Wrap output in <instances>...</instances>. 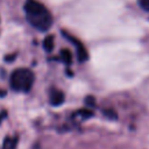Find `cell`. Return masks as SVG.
<instances>
[{"label": "cell", "mask_w": 149, "mask_h": 149, "mask_svg": "<svg viewBox=\"0 0 149 149\" xmlns=\"http://www.w3.org/2000/svg\"><path fill=\"white\" fill-rule=\"evenodd\" d=\"M34 79L35 76L33 71L26 68H20L12 72L9 84L15 92H28L34 84Z\"/></svg>", "instance_id": "obj_2"}, {"label": "cell", "mask_w": 149, "mask_h": 149, "mask_svg": "<svg viewBox=\"0 0 149 149\" xmlns=\"http://www.w3.org/2000/svg\"><path fill=\"white\" fill-rule=\"evenodd\" d=\"M24 13L27 21L37 30L47 31L52 24V16L48 8L37 0H26Z\"/></svg>", "instance_id": "obj_1"}, {"label": "cell", "mask_w": 149, "mask_h": 149, "mask_svg": "<svg viewBox=\"0 0 149 149\" xmlns=\"http://www.w3.org/2000/svg\"><path fill=\"white\" fill-rule=\"evenodd\" d=\"M17 143V137H7L3 143V149H15Z\"/></svg>", "instance_id": "obj_6"}, {"label": "cell", "mask_w": 149, "mask_h": 149, "mask_svg": "<svg viewBox=\"0 0 149 149\" xmlns=\"http://www.w3.org/2000/svg\"><path fill=\"white\" fill-rule=\"evenodd\" d=\"M6 115H7V113H6V111H3V112H1L0 113V122L6 118Z\"/></svg>", "instance_id": "obj_9"}, {"label": "cell", "mask_w": 149, "mask_h": 149, "mask_svg": "<svg viewBox=\"0 0 149 149\" xmlns=\"http://www.w3.org/2000/svg\"><path fill=\"white\" fill-rule=\"evenodd\" d=\"M63 35L69 40V41H71L72 43H73V45H76V50H77V57H78V61L80 62V63H83V62H85L86 59H87V57H88V54H87V51H86V49H85V47H84V44H81L77 38H74L73 36H71V35H69L68 33H65V31H63Z\"/></svg>", "instance_id": "obj_3"}, {"label": "cell", "mask_w": 149, "mask_h": 149, "mask_svg": "<svg viewBox=\"0 0 149 149\" xmlns=\"http://www.w3.org/2000/svg\"><path fill=\"white\" fill-rule=\"evenodd\" d=\"M43 48L47 50V51H51L52 48H54V36L52 35H48L44 41H43Z\"/></svg>", "instance_id": "obj_7"}, {"label": "cell", "mask_w": 149, "mask_h": 149, "mask_svg": "<svg viewBox=\"0 0 149 149\" xmlns=\"http://www.w3.org/2000/svg\"><path fill=\"white\" fill-rule=\"evenodd\" d=\"M139 5L142 9L149 12V0H139Z\"/></svg>", "instance_id": "obj_8"}, {"label": "cell", "mask_w": 149, "mask_h": 149, "mask_svg": "<svg viewBox=\"0 0 149 149\" xmlns=\"http://www.w3.org/2000/svg\"><path fill=\"white\" fill-rule=\"evenodd\" d=\"M49 100H50L51 105L59 106L64 101V93L61 90L52 88V90H50V93H49Z\"/></svg>", "instance_id": "obj_4"}, {"label": "cell", "mask_w": 149, "mask_h": 149, "mask_svg": "<svg viewBox=\"0 0 149 149\" xmlns=\"http://www.w3.org/2000/svg\"><path fill=\"white\" fill-rule=\"evenodd\" d=\"M61 61L64 62L66 65H70L72 62V55L70 52V50L68 49H62L61 50Z\"/></svg>", "instance_id": "obj_5"}]
</instances>
